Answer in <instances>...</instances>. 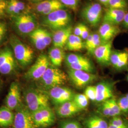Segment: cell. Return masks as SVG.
Segmentation results:
<instances>
[{
    "label": "cell",
    "instance_id": "cell-1",
    "mask_svg": "<svg viewBox=\"0 0 128 128\" xmlns=\"http://www.w3.org/2000/svg\"><path fill=\"white\" fill-rule=\"evenodd\" d=\"M68 76L63 71L53 66H50L38 80L39 89L45 91L54 87L61 86L67 82Z\"/></svg>",
    "mask_w": 128,
    "mask_h": 128
},
{
    "label": "cell",
    "instance_id": "cell-2",
    "mask_svg": "<svg viewBox=\"0 0 128 128\" xmlns=\"http://www.w3.org/2000/svg\"><path fill=\"white\" fill-rule=\"evenodd\" d=\"M26 106L31 112L50 106V98L46 91L30 87L24 91Z\"/></svg>",
    "mask_w": 128,
    "mask_h": 128
},
{
    "label": "cell",
    "instance_id": "cell-3",
    "mask_svg": "<svg viewBox=\"0 0 128 128\" xmlns=\"http://www.w3.org/2000/svg\"><path fill=\"white\" fill-rule=\"evenodd\" d=\"M10 43L17 63L22 68H26L31 64L34 58V51L32 48L14 35L10 38Z\"/></svg>",
    "mask_w": 128,
    "mask_h": 128
},
{
    "label": "cell",
    "instance_id": "cell-4",
    "mask_svg": "<svg viewBox=\"0 0 128 128\" xmlns=\"http://www.w3.org/2000/svg\"><path fill=\"white\" fill-rule=\"evenodd\" d=\"M72 18L71 14L64 9L56 10L45 16L42 24L54 32L70 25Z\"/></svg>",
    "mask_w": 128,
    "mask_h": 128
},
{
    "label": "cell",
    "instance_id": "cell-5",
    "mask_svg": "<svg viewBox=\"0 0 128 128\" xmlns=\"http://www.w3.org/2000/svg\"><path fill=\"white\" fill-rule=\"evenodd\" d=\"M12 18L16 30L22 36L30 35L37 28L36 18L31 13L24 12Z\"/></svg>",
    "mask_w": 128,
    "mask_h": 128
},
{
    "label": "cell",
    "instance_id": "cell-6",
    "mask_svg": "<svg viewBox=\"0 0 128 128\" xmlns=\"http://www.w3.org/2000/svg\"><path fill=\"white\" fill-rule=\"evenodd\" d=\"M32 119L36 128H46L56 122L55 112L50 106L32 112Z\"/></svg>",
    "mask_w": 128,
    "mask_h": 128
},
{
    "label": "cell",
    "instance_id": "cell-7",
    "mask_svg": "<svg viewBox=\"0 0 128 128\" xmlns=\"http://www.w3.org/2000/svg\"><path fill=\"white\" fill-rule=\"evenodd\" d=\"M50 61L49 58L45 54L40 55L34 64L25 74L24 78L29 81L38 80L50 66Z\"/></svg>",
    "mask_w": 128,
    "mask_h": 128
},
{
    "label": "cell",
    "instance_id": "cell-8",
    "mask_svg": "<svg viewBox=\"0 0 128 128\" xmlns=\"http://www.w3.org/2000/svg\"><path fill=\"white\" fill-rule=\"evenodd\" d=\"M81 15L82 18L89 25L96 27L101 22L102 17V6L98 3H90L83 8Z\"/></svg>",
    "mask_w": 128,
    "mask_h": 128
},
{
    "label": "cell",
    "instance_id": "cell-9",
    "mask_svg": "<svg viewBox=\"0 0 128 128\" xmlns=\"http://www.w3.org/2000/svg\"><path fill=\"white\" fill-rule=\"evenodd\" d=\"M17 62L12 50L6 47L0 51V73L9 75L14 73L17 69Z\"/></svg>",
    "mask_w": 128,
    "mask_h": 128
},
{
    "label": "cell",
    "instance_id": "cell-10",
    "mask_svg": "<svg viewBox=\"0 0 128 128\" xmlns=\"http://www.w3.org/2000/svg\"><path fill=\"white\" fill-rule=\"evenodd\" d=\"M14 128H36L32 119V112L22 104L15 110Z\"/></svg>",
    "mask_w": 128,
    "mask_h": 128
},
{
    "label": "cell",
    "instance_id": "cell-11",
    "mask_svg": "<svg viewBox=\"0 0 128 128\" xmlns=\"http://www.w3.org/2000/svg\"><path fill=\"white\" fill-rule=\"evenodd\" d=\"M65 61L69 69L81 70L92 73L94 71L90 60L82 55L70 54L65 57Z\"/></svg>",
    "mask_w": 128,
    "mask_h": 128
},
{
    "label": "cell",
    "instance_id": "cell-12",
    "mask_svg": "<svg viewBox=\"0 0 128 128\" xmlns=\"http://www.w3.org/2000/svg\"><path fill=\"white\" fill-rule=\"evenodd\" d=\"M68 76L74 86L78 89H82L94 82L97 76L94 74L81 70L69 69Z\"/></svg>",
    "mask_w": 128,
    "mask_h": 128
},
{
    "label": "cell",
    "instance_id": "cell-13",
    "mask_svg": "<svg viewBox=\"0 0 128 128\" xmlns=\"http://www.w3.org/2000/svg\"><path fill=\"white\" fill-rule=\"evenodd\" d=\"M33 45L39 50H45L52 41V36L48 30L43 28H37L30 35Z\"/></svg>",
    "mask_w": 128,
    "mask_h": 128
},
{
    "label": "cell",
    "instance_id": "cell-14",
    "mask_svg": "<svg viewBox=\"0 0 128 128\" xmlns=\"http://www.w3.org/2000/svg\"><path fill=\"white\" fill-rule=\"evenodd\" d=\"M46 92L52 102L56 106L73 100L75 95L71 89L66 87L57 86Z\"/></svg>",
    "mask_w": 128,
    "mask_h": 128
},
{
    "label": "cell",
    "instance_id": "cell-15",
    "mask_svg": "<svg viewBox=\"0 0 128 128\" xmlns=\"http://www.w3.org/2000/svg\"><path fill=\"white\" fill-rule=\"evenodd\" d=\"M22 104L21 89L18 82H14L10 86L8 93L5 100V104L10 110H16Z\"/></svg>",
    "mask_w": 128,
    "mask_h": 128
},
{
    "label": "cell",
    "instance_id": "cell-16",
    "mask_svg": "<svg viewBox=\"0 0 128 128\" xmlns=\"http://www.w3.org/2000/svg\"><path fill=\"white\" fill-rule=\"evenodd\" d=\"M112 40L102 43L97 48L93 55L97 61L103 65H108L110 63V58L112 54Z\"/></svg>",
    "mask_w": 128,
    "mask_h": 128
},
{
    "label": "cell",
    "instance_id": "cell-17",
    "mask_svg": "<svg viewBox=\"0 0 128 128\" xmlns=\"http://www.w3.org/2000/svg\"><path fill=\"white\" fill-rule=\"evenodd\" d=\"M65 7L58 0H44L37 3L35 9L37 12L46 16L56 10L64 9Z\"/></svg>",
    "mask_w": 128,
    "mask_h": 128
},
{
    "label": "cell",
    "instance_id": "cell-18",
    "mask_svg": "<svg viewBox=\"0 0 128 128\" xmlns=\"http://www.w3.org/2000/svg\"><path fill=\"white\" fill-rule=\"evenodd\" d=\"M126 14L125 10L109 8L104 15L103 22L117 26L122 22Z\"/></svg>",
    "mask_w": 128,
    "mask_h": 128
},
{
    "label": "cell",
    "instance_id": "cell-19",
    "mask_svg": "<svg viewBox=\"0 0 128 128\" xmlns=\"http://www.w3.org/2000/svg\"><path fill=\"white\" fill-rule=\"evenodd\" d=\"M72 30L73 28L69 25L54 32L52 35V42L54 46L63 49L66 45L69 37L72 34Z\"/></svg>",
    "mask_w": 128,
    "mask_h": 128
},
{
    "label": "cell",
    "instance_id": "cell-20",
    "mask_svg": "<svg viewBox=\"0 0 128 128\" xmlns=\"http://www.w3.org/2000/svg\"><path fill=\"white\" fill-rule=\"evenodd\" d=\"M81 110L73 100L58 105L56 109V114L60 118L72 117Z\"/></svg>",
    "mask_w": 128,
    "mask_h": 128
},
{
    "label": "cell",
    "instance_id": "cell-21",
    "mask_svg": "<svg viewBox=\"0 0 128 128\" xmlns=\"http://www.w3.org/2000/svg\"><path fill=\"white\" fill-rule=\"evenodd\" d=\"M110 63L117 70L126 68L128 65V50L112 52L110 58Z\"/></svg>",
    "mask_w": 128,
    "mask_h": 128
},
{
    "label": "cell",
    "instance_id": "cell-22",
    "mask_svg": "<svg viewBox=\"0 0 128 128\" xmlns=\"http://www.w3.org/2000/svg\"><path fill=\"white\" fill-rule=\"evenodd\" d=\"M120 32V30L117 26L103 22L99 29L98 33L104 43L110 41Z\"/></svg>",
    "mask_w": 128,
    "mask_h": 128
},
{
    "label": "cell",
    "instance_id": "cell-23",
    "mask_svg": "<svg viewBox=\"0 0 128 128\" xmlns=\"http://www.w3.org/2000/svg\"><path fill=\"white\" fill-rule=\"evenodd\" d=\"M96 101L104 102L113 97V89L109 82H100L96 86Z\"/></svg>",
    "mask_w": 128,
    "mask_h": 128
},
{
    "label": "cell",
    "instance_id": "cell-24",
    "mask_svg": "<svg viewBox=\"0 0 128 128\" xmlns=\"http://www.w3.org/2000/svg\"><path fill=\"white\" fill-rule=\"evenodd\" d=\"M14 114L6 106L0 108V128H7L12 126Z\"/></svg>",
    "mask_w": 128,
    "mask_h": 128
},
{
    "label": "cell",
    "instance_id": "cell-25",
    "mask_svg": "<svg viewBox=\"0 0 128 128\" xmlns=\"http://www.w3.org/2000/svg\"><path fill=\"white\" fill-rule=\"evenodd\" d=\"M64 52L62 48L57 47L51 48L48 52V58L52 65L55 67L60 66L65 59Z\"/></svg>",
    "mask_w": 128,
    "mask_h": 128
},
{
    "label": "cell",
    "instance_id": "cell-26",
    "mask_svg": "<svg viewBox=\"0 0 128 128\" xmlns=\"http://www.w3.org/2000/svg\"><path fill=\"white\" fill-rule=\"evenodd\" d=\"M66 46L69 50L78 51L84 48V43L81 37L72 34L69 37Z\"/></svg>",
    "mask_w": 128,
    "mask_h": 128
},
{
    "label": "cell",
    "instance_id": "cell-27",
    "mask_svg": "<svg viewBox=\"0 0 128 128\" xmlns=\"http://www.w3.org/2000/svg\"><path fill=\"white\" fill-rule=\"evenodd\" d=\"M86 128H108L109 125L104 120L97 115H92L86 120Z\"/></svg>",
    "mask_w": 128,
    "mask_h": 128
},
{
    "label": "cell",
    "instance_id": "cell-28",
    "mask_svg": "<svg viewBox=\"0 0 128 128\" xmlns=\"http://www.w3.org/2000/svg\"><path fill=\"white\" fill-rule=\"evenodd\" d=\"M73 101L82 110L86 108L89 104V99L84 94H75Z\"/></svg>",
    "mask_w": 128,
    "mask_h": 128
},
{
    "label": "cell",
    "instance_id": "cell-29",
    "mask_svg": "<svg viewBox=\"0 0 128 128\" xmlns=\"http://www.w3.org/2000/svg\"><path fill=\"white\" fill-rule=\"evenodd\" d=\"M106 103L108 105L110 112V117H115L120 114L122 111L119 107L117 101L114 98L112 97L110 99L106 101Z\"/></svg>",
    "mask_w": 128,
    "mask_h": 128
},
{
    "label": "cell",
    "instance_id": "cell-30",
    "mask_svg": "<svg viewBox=\"0 0 128 128\" xmlns=\"http://www.w3.org/2000/svg\"><path fill=\"white\" fill-rule=\"evenodd\" d=\"M102 43L101 38L98 33H93V38L90 45L88 48L86 50L89 54H93L97 48Z\"/></svg>",
    "mask_w": 128,
    "mask_h": 128
},
{
    "label": "cell",
    "instance_id": "cell-31",
    "mask_svg": "<svg viewBox=\"0 0 128 128\" xmlns=\"http://www.w3.org/2000/svg\"><path fill=\"white\" fill-rule=\"evenodd\" d=\"M14 6V15L13 17L18 16L23 13L26 8L24 3L18 0H9Z\"/></svg>",
    "mask_w": 128,
    "mask_h": 128
},
{
    "label": "cell",
    "instance_id": "cell-32",
    "mask_svg": "<svg viewBox=\"0 0 128 128\" xmlns=\"http://www.w3.org/2000/svg\"><path fill=\"white\" fill-rule=\"evenodd\" d=\"M108 6L110 8L125 10L128 2L127 0H109Z\"/></svg>",
    "mask_w": 128,
    "mask_h": 128
},
{
    "label": "cell",
    "instance_id": "cell-33",
    "mask_svg": "<svg viewBox=\"0 0 128 128\" xmlns=\"http://www.w3.org/2000/svg\"><path fill=\"white\" fill-rule=\"evenodd\" d=\"M84 94L89 100L96 101V86H87L85 91Z\"/></svg>",
    "mask_w": 128,
    "mask_h": 128
},
{
    "label": "cell",
    "instance_id": "cell-34",
    "mask_svg": "<svg viewBox=\"0 0 128 128\" xmlns=\"http://www.w3.org/2000/svg\"><path fill=\"white\" fill-rule=\"evenodd\" d=\"M60 2L66 7L73 10L78 9L79 0H58Z\"/></svg>",
    "mask_w": 128,
    "mask_h": 128
},
{
    "label": "cell",
    "instance_id": "cell-35",
    "mask_svg": "<svg viewBox=\"0 0 128 128\" xmlns=\"http://www.w3.org/2000/svg\"><path fill=\"white\" fill-rule=\"evenodd\" d=\"M119 107L122 112L127 113L128 112V99L126 96L120 97L117 101Z\"/></svg>",
    "mask_w": 128,
    "mask_h": 128
},
{
    "label": "cell",
    "instance_id": "cell-36",
    "mask_svg": "<svg viewBox=\"0 0 128 128\" xmlns=\"http://www.w3.org/2000/svg\"><path fill=\"white\" fill-rule=\"evenodd\" d=\"M99 112L102 114L106 117H110V109L106 101L102 102L99 108Z\"/></svg>",
    "mask_w": 128,
    "mask_h": 128
},
{
    "label": "cell",
    "instance_id": "cell-37",
    "mask_svg": "<svg viewBox=\"0 0 128 128\" xmlns=\"http://www.w3.org/2000/svg\"><path fill=\"white\" fill-rule=\"evenodd\" d=\"M110 124L122 128H128L122 120L118 116L114 117L110 121Z\"/></svg>",
    "mask_w": 128,
    "mask_h": 128
},
{
    "label": "cell",
    "instance_id": "cell-38",
    "mask_svg": "<svg viewBox=\"0 0 128 128\" xmlns=\"http://www.w3.org/2000/svg\"><path fill=\"white\" fill-rule=\"evenodd\" d=\"M61 128H82L80 124L76 121L65 122L62 124Z\"/></svg>",
    "mask_w": 128,
    "mask_h": 128
},
{
    "label": "cell",
    "instance_id": "cell-39",
    "mask_svg": "<svg viewBox=\"0 0 128 128\" xmlns=\"http://www.w3.org/2000/svg\"><path fill=\"white\" fill-rule=\"evenodd\" d=\"M7 32L6 24L4 22H0V44L4 40Z\"/></svg>",
    "mask_w": 128,
    "mask_h": 128
},
{
    "label": "cell",
    "instance_id": "cell-40",
    "mask_svg": "<svg viewBox=\"0 0 128 128\" xmlns=\"http://www.w3.org/2000/svg\"><path fill=\"white\" fill-rule=\"evenodd\" d=\"M84 24L82 23H79L76 25L74 28V34L76 36L80 37L82 31V27Z\"/></svg>",
    "mask_w": 128,
    "mask_h": 128
},
{
    "label": "cell",
    "instance_id": "cell-41",
    "mask_svg": "<svg viewBox=\"0 0 128 128\" xmlns=\"http://www.w3.org/2000/svg\"><path fill=\"white\" fill-rule=\"evenodd\" d=\"M90 33H89V28H88L84 24L83 27H82V33H81L80 37L81 38L82 40H86V39L89 36V35H90Z\"/></svg>",
    "mask_w": 128,
    "mask_h": 128
},
{
    "label": "cell",
    "instance_id": "cell-42",
    "mask_svg": "<svg viewBox=\"0 0 128 128\" xmlns=\"http://www.w3.org/2000/svg\"><path fill=\"white\" fill-rule=\"evenodd\" d=\"M7 1L6 0H0V17L4 15L5 12Z\"/></svg>",
    "mask_w": 128,
    "mask_h": 128
},
{
    "label": "cell",
    "instance_id": "cell-43",
    "mask_svg": "<svg viewBox=\"0 0 128 128\" xmlns=\"http://www.w3.org/2000/svg\"><path fill=\"white\" fill-rule=\"evenodd\" d=\"M92 38H93V34L90 33V35H89V36L86 39L85 42H84V48L86 50H87L88 48L90 45L92 40Z\"/></svg>",
    "mask_w": 128,
    "mask_h": 128
},
{
    "label": "cell",
    "instance_id": "cell-44",
    "mask_svg": "<svg viewBox=\"0 0 128 128\" xmlns=\"http://www.w3.org/2000/svg\"><path fill=\"white\" fill-rule=\"evenodd\" d=\"M122 23L123 24L124 27L128 30V12L125 14Z\"/></svg>",
    "mask_w": 128,
    "mask_h": 128
},
{
    "label": "cell",
    "instance_id": "cell-45",
    "mask_svg": "<svg viewBox=\"0 0 128 128\" xmlns=\"http://www.w3.org/2000/svg\"><path fill=\"white\" fill-rule=\"evenodd\" d=\"M98 0L101 2V4L106 6H108L109 0Z\"/></svg>",
    "mask_w": 128,
    "mask_h": 128
},
{
    "label": "cell",
    "instance_id": "cell-46",
    "mask_svg": "<svg viewBox=\"0 0 128 128\" xmlns=\"http://www.w3.org/2000/svg\"><path fill=\"white\" fill-rule=\"evenodd\" d=\"M108 128H122V127H118V126H115L114 125H112L111 124H109V126H108Z\"/></svg>",
    "mask_w": 128,
    "mask_h": 128
},
{
    "label": "cell",
    "instance_id": "cell-47",
    "mask_svg": "<svg viewBox=\"0 0 128 128\" xmlns=\"http://www.w3.org/2000/svg\"><path fill=\"white\" fill-rule=\"evenodd\" d=\"M2 86H3V82L2 79L0 78V94L1 92L2 88Z\"/></svg>",
    "mask_w": 128,
    "mask_h": 128
},
{
    "label": "cell",
    "instance_id": "cell-48",
    "mask_svg": "<svg viewBox=\"0 0 128 128\" xmlns=\"http://www.w3.org/2000/svg\"><path fill=\"white\" fill-rule=\"evenodd\" d=\"M30 2H37V3H38L40 2H41L42 1H43L44 0H28Z\"/></svg>",
    "mask_w": 128,
    "mask_h": 128
},
{
    "label": "cell",
    "instance_id": "cell-49",
    "mask_svg": "<svg viewBox=\"0 0 128 128\" xmlns=\"http://www.w3.org/2000/svg\"><path fill=\"white\" fill-rule=\"evenodd\" d=\"M126 96L127 97V98L128 99V93L127 94H126Z\"/></svg>",
    "mask_w": 128,
    "mask_h": 128
},
{
    "label": "cell",
    "instance_id": "cell-50",
    "mask_svg": "<svg viewBox=\"0 0 128 128\" xmlns=\"http://www.w3.org/2000/svg\"><path fill=\"white\" fill-rule=\"evenodd\" d=\"M127 81H128V75L127 76Z\"/></svg>",
    "mask_w": 128,
    "mask_h": 128
}]
</instances>
